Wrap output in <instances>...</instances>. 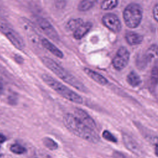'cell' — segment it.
Wrapping results in <instances>:
<instances>
[{
    "label": "cell",
    "instance_id": "cell-1",
    "mask_svg": "<svg viewBox=\"0 0 158 158\" xmlns=\"http://www.w3.org/2000/svg\"><path fill=\"white\" fill-rule=\"evenodd\" d=\"M63 122L65 127L77 136L93 143L99 141L95 131L84 124L75 115L66 114L63 117Z\"/></svg>",
    "mask_w": 158,
    "mask_h": 158
},
{
    "label": "cell",
    "instance_id": "cell-11",
    "mask_svg": "<svg viewBox=\"0 0 158 158\" xmlns=\"http://www.w3.org/2000/svg\"><path fill=\"white\" fill-rule=\"evenodd\" d=\"M123 141L125 147L131 152L136 155H141L142 151L138 143L127 134H123Z\"/></svg>",
    "mask_w": 158,
    "mask_h": 158
},
{
    "label": "cell",
    "instance_id": "cell-9",
    "mask_svg": "<svg viewBox=\"0 0 158 158\" xmlns=\"http://www.w3.org/2000/svg\"><path fill=\"white\" fill-rule=\"evenodd\" d=\"M21 24L29 40H30L31 42L36 43L39 41L38 39L40 38V36L38 35L31 22L26 18H22Z\"/></svg>",
    "mask_w": 158,
    "mask_h": 158
},
{
    "label": "cell",
    "instance_id": "cell-10",
    "mask_svg": "<svg viewBox=\"0 0 158 158\" xmlns=\"http://www.w3.org/2000/svg\"><path fill=\"white\" fill-rule=\"evenodd\" d=\"M74 112L75 115L84 124L94 130L96 129V125L94 120L86 111L80 108H76Z\"/></svg>",
    "mask_w": 158,
    "mask_h": 158
},
{
    "label": "cell",
    "instance_id": "cell-31",
    "mask_svg": "<svg viewBox=\"0 0 158 158\" xmlns=\"http://www.w3.org/2000/svg\"><path fill=\"white\" fill-rule=\"evenodd\" d=\"M4 85L3 83L2 82V81L0 80V94H2L4 91Z\"/></svg>",
    "mask_w": 158,
    "mask_h": 158
},
{
    "label": "cell",
    "instance_id": "cell-5",
    "mask_svg": "<svg viewBox=\"0 0 158 158\" xmlns=\"http://www.w3.org/2000/svg\"><path fill=\"white\" fill-rule=\"evenodd\" d=\"M123 17L128 27L131 28L137 27L142 19L141 7L135 3L128 5L123 11Z\"/></svg>",
    "mask_w": 158,
    "mask_h": 158
},
{
    "label": "cell",
    "instance_id": "cell-25",
    "mask_svg": "<svg viewBox=\"0 0 158 158\" xmlns=\"http://www.w3.org/2000/svg\"><path fill=\"white\" fill-rule=\"evenodd\" d=\"M153 16L154 19L158 22V4L155 5L153 8Z\"/></svg>",
    "mask_w": 158,
    "mask_h": 158
},
{
    "label": "cell",
    "instance_id": "cell-2",
    "mask_svg": "<svg viewBox=\"0 0 158 158\" xmlns=\"http://www.w3.org/2000/svg\"><path fill=\"white\" fill-rule=\"evenodd\" d=\"M41 60L47 68L62 80L80 91L86 92V88L85 86L54 60L48 57H42Z\"/></svg>",
    "mask_w": 158,
    "mask_h": 158
},
{
    "label": "cell",
    "instance_id": "cell-21",
    "mask_svg": "<svg viewBox=\"0 0 158 158\" xmlns=\"http://www.w3.org/2000/svg\"><path fill=\"white\" fill-rule=\"evenodd\" d=\"M118 0H104L101 4V8L102 10H111L117 7Z\"/></svg>",
    "mask_w": 158,
    "mask_h": 158
},
{
    "label": "cell",
    "instance_id": "cell-13",
    "mask_svg": "<svg viewBox=\"0 0 158 158\" xmlns=\"http://www.w3.org/2000/svg\"><path fill=\"white\" fill-rule=\"evenodd\" d=\"M41 43L42 46L48 50L50 52H51L55 56L59 58H62L64 57V54L62 52L57 48L54 44H53L51 42H50L46 38H43L41 40Z\"/></svg>",
    "mask_w": 158,
    "mask_h": 158
},
{
    "label": "cell",
    "instance_id": "cell-7",
    "mask_svg": "<svg viewBox=\"0 0 158 158\" xmlns=\"http://www.w3.org/2000/svg\"><path fill=\"white\" fill-rule=\"evenodd\" d=\"M130 53L124 47H121L117 51L115 57L112 60V65L117 70L123 69L128 63Z\"/></svg>",
    "mask_w": 158,
    "mask_h": 158
},
{
    "label": "cell",
    "instance_id": "cell-29",
    "mask_svg": "<svg viewBox=\"0 0 158 158\" xmlns=\"http://www.w3.org/2000/svg\"><path fill=\"white\" fill-rule=\"evenodd\" d=\"M14 59H15V60L18 63H20V64H22V63L23 62V58H22L20 56H19V55H17V54L15 55Z\"/></svg>",
    "mask_w": 158,
    "mask_h": 158
},
{
    "label": "cell",
    "instance_id": "cell-18",
    "mask_svg": "<svg viewBox=\"0 0 158 158\" xmlns=\"http://www.w3.org/2000/svg\"><path fill=\"white\" fill-rule=\"evenodd\" d=\"M127 81L132 87H136L141 83L139 76L135 72H130L127 77Z\"/></svg>",
    "mask_w": 158,
    "mask_h": 158
},
{
    "label": "cell",
    "instance_id": "cell-24",
    "mask_svg": "<svg viewBox=\"0 0 158 158\" xmlns=\"http://www.w3.org/2000/svg\"><path fill=\"white\" fill-rule=\"evenodd\" d=\"M102 137L109 141H111L113 143H116L117 141V138L108 130H104L102 132Z\"/></svg>",
    "mask_w": 158,
    "mask_h": 158
},
{
    "label": "cell",
    "instance_id": "cell-14",
    "mask_svg": "<svg viewBox=\"0 0 158 158\" xmlns=\"http://www.w3.org/2000/svg\"><path fill=\"white\" fill-rule=\"evenodd\" d=\"M84 72L86 74H87L92 80H93L95 82L98 83L101 85H106L107 83V80L102 75L99 73L90 69L88 68H85Z\"/></svg>",
    "mask_w": 158,
    "mask_h": 158
},
{
    "label": "cell",
    "instance_id": "cell-15",
    "mask_svg": "<svg viewBox=\"0 0 158 158\" xmlns=\"http://www.w3.org/2000/svg\"><path fill=\"white\" fill-rule=\"evenodd\" d=\"M91 27L92 23L91 22H83L75 31H73V37L76 40H80L89 31Z\"/></svg>",
    "mask_w": 158,
    "mask_h": 158
},
{
    "label": "cell",
    "instance_id": "cell-6",
    "mask_svg": "<svg viewBox=\"0 0 158 158\" xmlns=\"http://www.w3.org/2000/svg\"><path fill=\"white\" fill-rule=\"evenodd\" d=\"M35 19L38 27L46 36L55 41H57L59 40V35L55 28L47 19L41 16L36 17Z\"/></svg>",
    "mask_w": 158,
    "mask_h": 158
},
{
    "label": "cell",
    "instance_id": "cell-8",
    "mask_svg": "<svg viewBox=\"0 0 158 158\" xmlns=\"http://www.w3.org/2000/svg\"><path fill=\"white\" fill-rule=\"evenodd\" d=\"M103 24L110 30L114 33H118L121 30V23L119 19L113 14H107L102 17Z\"/></svg>",
    "mask_w": 158,
    "mask_h": 158
},
{
    "label": "cell",
    "instance_id": "cell-27",
    "mask_svg": "<svg viewBox=\"0 0 158 158\" xmlns=\"http://www.w3.org/2000/svg\"><path fill=\"white\" fill-rule=\"evenodd\" d=\"M154 151H155V154L158 156V138H154Z\"/></svg>",
    "mask_w": 158,
    "mask_h": 158
},
{
    "label": "cell",
    "instance_id": "cell-22",
    "mask_svg": "<svg viewBox=\"0 0 158 158\" xmlns=\"http://www.w3.org/2000/svg\"><path fill=\"white\" fill-rule=\"evenodd\" d=\"M43 144L50 150H56L58 148L57 143L49 137H44L43 138Z\"/></svg>",
    "mask_w": 158,
    "mask_h": 158
},
{
    "label": "cell",
    "instance_id": "cell-28",
    "mask_svg": "<svg viewBox=\"0 0 158 158\" xmlns=\"http://www.w3.org/2000/svg\"><path fill=\"white\" fill-rule=\"evenodd\" d=\"M56 5L57 7H62L64 5V0H56Z\"/></svg>",
    "mask_w": 158,
    "mask_h": 158
},
{
    "label": "cell",
    "instance_id": "cell-17",
    "mask_svg": "<svg viewBox=\"0 0 158 158\" xmlns=\"http://www.w3.org/2000/svg\"><path fill=\"white\" fill-rule=\"evenodd\" d=\"M149 82L151 88H154L158 84V59L156 60L151 69Z\"/></svg>",
    "mask_w": 158,
    "mask_h": 158
},
{
    "label": "cell",
    "instance_id": "cell-12",
    "mask_svg": "<svg viewBox=\"0 0 158 158\" xmlns=\"http://www.w3.org/2000/svg\"><path fill=\"white\" fill-rule=\"evenodd\" d=\"M158 57V46L153 44L146 51L141 59V67L146 65Z\"/></svg>",
    "mask_w": 158,
    "mask_h": 158
},
{
    "label": "cell",
    "instance_id": "cell-26",
    "mask_svg": "<svg viewBox=\"0 0 158 158\" xmlns=\"http://www.w3.org/2000/svg\"><path fill=\"white\" fill-rule=\"evenodd\" d=\"M113 157H114V158H127L123 153H122L119 151H117L114 152Z\"/></svg>",
    "mask_w": 158,
    "mask_h": 158
},
{
    "label": "cell",
    "instance_id": "cell-4",
    "mask_svg": "<svg viewBox=\"0 0 158 158\" xmlns=\"http://www.w3.org/2000/svg\"><path fill=\"white\" fill-rule=\"evenodd\" d=\"M0 33L4 35L11 44L19 50H23L25 46L22 37L4 17L0 16Z\"/></svg>",
    "mask_w": 158,
    "mask_h": 158
},
{
    "label": "cell",
    "instance_id": "cell-16",
    "mask_svg": "<svg viewBox=\"0 0 158 158\" xmlns=\"http://www.w3.org/2000/svg\"><path fill=\"white\" fill-rule=\"evenodd\" d=\"M125 38L127 43L130 45H138L140 44L143 40V36L135 32H128L125 35Z\"/></svg>",
    "mask_w": 158,
    "mask_h": 158
},
{
    "label": "cell",
    "instance_id": "cell-3",
    "mask_svg": "<svg viewBox=\"0 0 158 158\" xmlns=\"http://www.w3.org/2000/svg\"><path fill=\"white\" fill-rule=\"evenodd\" d=\"M41 77L48 86L65 99L76 104H80L83 103V99L79 94L73 91L69 88L58 81L51 76L46 73H43L41 75Z\"/></svg>",
    "mask_w": 158,
    "mask_h": 158
},
{
    "label": "cell",
    "instance_id": "cell-20",
    "mask_svg": "<svg viewBox=\"0 0 158 158\" xmlns=\"http://www.w3.org/2000/svg\"><path fill=\"white\" fill-rule=\"evenodd\" d=\"M83 23V21L81 19H75L69 20L67 25V28L70 31H75L80 25Z\"/></svg>",
    "mask_w": 158,
    "mask_h": 158
},
{
    "label": "cell",
    "instance_id": "cell-23",
    "mask_svg": "<svg viewBox=\"0 0 158 158\" xmlns=\"http://www.w3.org/2000/svg\"><path fill=\"white\" fill-rule=\"evenodd\" d=\"M10 150L11 152L16 154H22L26 151V149L23 146L17 143L12 144L10 147Z\"/></svg>",
    "mask_w": 158,
    "mask_h": 158
},
{
    "label": "cell",
    "instance_id": "cell-30",
    "mask_svg": "<svg viewBox=\"0 0 158 158\" xmlns=\"http://www.w3.org/2000/svg\"><path fill=\"white\" fill-rule=\"evenodd\" d=\"M6 138L5 136L3 135L2 134L0 133V144L4 143L6 141Z\"/></svg>",
    "mask_w": 158,
    "mask_h": 158
},
{
    "label": "cell",
    "instance_id": "cell-19",
    "mask_svg": "<svg viewBox=\"0 0 158 158\" xmlns=\"http://www.w3.org/2000/svg\"><path fill=\"white\" fill-rule=\"evenodd\" d=\"M98 0H82L78 4V9L80 11H86L91 9Z\"/></svg>",
    "mask_w": 158,
    "mask_h": 158
}]
</instances>
